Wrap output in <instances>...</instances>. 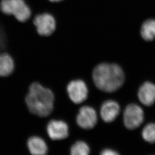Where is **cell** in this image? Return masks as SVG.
Listing matches in <instances>:
<instances>
[{
	"label": "cell",
	"mask_w": 155,
	"mask_h": 155,
	"mask_svg": "<svg viewBox=\"0 0 155 155\" xmlns=\"http://www.w3.org/2000/svg\"><path fill=\"white\" fill-rule=\"evenodd\" d=\"M55 97L52 91L37 82L29 88L25 103L30 113L39 117L47 118L52 113Z\"/></svg>",
	"instance_id": "cell-1"
},
{
	"label": "cell",
	"mask_w": 155,
	"mask_h": 155,
	"mask_svg": "<svg viewBox=\"0 0 155 155\" xmlns=\"http://www.w3.org/2000/svg\"><path fill=\"white\" fill-rule=\"evenodd\" d=\"M92 77L97 87L104 92H114L124 82L123 69L115 64L104 63L98 65L94 69Z\"/></svg>",
	"instance_id": "cell-2"
},
{
	"label": "cell",
	"mask_w": 155,
	"mask_h": 155,
	"mask_svg": "<svg viewBox=\"0 0 155 155\" xmlns=\"http://www.w3.org/2000/svg\"><path fill=\"white\" fill-rule=\"evenodd\" d=\"M0 10L3 13L12 15L21 22L28 20L32 14L31 9L24 0H2Z\"/></svg>",
	"instance_id": "cell-3"
},
{
	"label": "cell",
	"mask_w": 155,
	"mask_h": 155,
	"mask_svg": "<svg viewBox=\"0 0 155 155\" xmlns=\"http://www.w3.org/2000/svg\"><path fill=\"white\" fill-rule=\"evenodd\" d=\"M46 132L52 141L68 139L69 136V127L68 123L60 119H50L46 125Z\"/></svg>",
	"instance_id": "cell-4"
},
{
	"label": "cell",
	"mask_w": 155,
	"mask_h": 155,
	"mask_svg": "<svg viewBox=\"0 0 155 155\" xmlns=\"http://www.w3.org/2000/svg\"><path fill=\"white\" fill-rule=\"evenodd\" d=\"M37 32L42 37H48L55 32L56 27L55 19L49 13L40 14L36 16L33 20Z\"/></svg>",
	"instance_id": "cell-5"
},
{
	"label": "cell",
	"mask_w": 155,
	"mask_h": 155,
	"mask_svg": "<svg viewBox=\"0 0 155 155\" xmlns=\"http://www.w3.org/2000/svg\"><path fill=\"white\" fill-rule=\"evenodd\" d=\"M88 88L84 81L75 79L70 81L66 86V92L69 100L74 104H80L87 99Z\"/></svg>",
	"instance_id": "cell-6"
},
{
	"label": "cell",
	"mask_w": 155,
	"mask_h": 155,
	"mask_svg": "<svg viewBox=\"0 0 155 155\" xmlns=\"http://www.w3.org/2000/svg\"><path fill=\"white\" fill-rule=\"evenodd\" d=\"M144 120L143 110L136 104H130L126 107L124 114V126L129 130L139 127Z\"/></svg>",
	"instance_id": "cell-7"
},
{
	"label": "cell",
	"mask_w": 155,
	"mask_h": 155,
	"mask_svg": "<svg viewBox=\"0 0 155 155\" xmlns=\"http://www.w3.org/2000/svg\"><path fill=\"white\" fill-rule=\"evenodd\" d=\"M97 121V112L89 106L81 107L76 117V124L79 127L85 130L94 128Z\"/></svg>",
	"instance_id": "cell-8"
},
{
	"label": "cell",
	"mask_w": 155,
	"mask_h": 155,
	"mask_svg": "<svg viewBox=\"0 0 155 155\" xmlns=\"http://www.w3.org/2000/svg\"><path fill=\"white\" fill-rule=\"evenodd\" d=\"M28 151L31 155H47L48 147L47 142L42 137L33 136L27 142Z\"/></svg>",
	"instance_id": "cell-9"
},
{
	"label": "cell",
	"mask_w": 155,
	"mask_h": 155,
	"mask_svg": "<svg viewBox=\"0 0 155 155\" xmlns=\"http://www.w3.org/2000/svg\"><path fill=\"white\" fill-rule=\"evenodd\" d=\"M120 112V106L119 104L112 100H109L103 103L101 108V119L106 123H110L117 118Z\"/></svg>",
	"instance_id": "cell-10"
},
{
	"label": "cell",
	"mask_w": 155,
	"mask_h": 155,
	"mask_svg": "<svg viewBox=\"0 0 155 155\" xmlns=\"http://www.w3.org/2000/svg\"><path fill=\"white\" fill-rule=\"evenodd\" d=\"M138 98L140 103L146 106H151L155 102V84L146 82L138 91Z\"/></svg>",
	"instance_id": "cell-11"
},
{
	"label": "cell",
	"mask_w": 155,
	"mask_h": 155,
	"mask_svg": "<svg viewBox=\"0 0 155 155\" xmlns=\"http://www.w3.org/2000/svg\"><path fill=\"white\" fill-rule=\"evenodd\" d=\"M15 61L7 52H0V77L6 78L12 74L15 69Z\"/></svg>",
	"instance_id": "cell-12"
},
{
	"label": "cell",
	"mask_w": 155,
	"mask_h": 155,
	"mask_svg": "<svg viewBox=\"0 0 155 155\" xmlns=\"http://www.w3.org/2000/svg\"><path fill=\"white\" fill-rule=\"evenodd\" d=\"M140 34L146 41L153 40L155 38V20L150 19L145 21L140 29Z\"/></svg>",
	"instance_id": "cell-13"
},
{
	"label": "cell",
	"mask_w": 155,
	"mask_h": 155,
	"mask_svg": "<svg viewBox=\"0 0 155 155\" xmlns=\"http://www.w3.org/2000/svg\"><path fill=\"white\" fill-rule=\"evenodd\" d=\"M90 153V149L87 143L81 140L77 141L69 148L71 155H87Z\"/></svg>",
	"instance_id": "cell-14"
},
{
	"label": "cell",
	"mask_w": 155,
	"mask_h": 155,
	"mask_svg": "<svg viewBox=\"0 0 155 155\" xmlns=\"http://www.w3.org/2000/svg\"><path fill=\"white\" fill-rule=\"evenodd\" d=\"M142 137L150 143H155V124L151 123L145 126L142 130Z\"/></svg>",
	"instance_id": "cell-15"
},
{
	"label": "cell",
	"mask_w": 155,
	"mask_h": 155,
	"mask_svg": "<svg viewBox=\"0 0 155 155\" xmlns=\"http://www.w3.org/2000/svg\"><path fill=\"white\" fill-rule=\"evenodd\" d=\"M101 155H119V153L116 151H114L113 150L107 149L104 150L101 153Z\"/></svg>",
	"instance_id": "cell-16"
},
{
	"label": "cell",
	"mask_w": 155,
	"mask_h": 155,
	"mask_svg": "<svg viewBox=\"0 0 155 155\" xmlns=\"http://www.w3.org/2000/svg\"><path fill=\"white\" fill-rule=\"evenodd\" d=\"M49 1L51 2H59L63 0H49Z\"/></svg>",
	"instance_id": "cell-17"
}]
</instances>
